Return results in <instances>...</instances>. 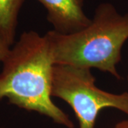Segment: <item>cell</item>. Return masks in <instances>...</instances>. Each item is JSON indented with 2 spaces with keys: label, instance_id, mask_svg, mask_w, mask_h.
Instances as JSON below:
<instances>
[{
  "label": "cell",
  "instance_id": "1",
  "mask_svg": "<svg viewBox=\"0 0 128 128\" xmlns=\"http://www.w3.org/2000/svg\"><path fill=\"white\" fill-rule=\"evenodd\" d=\"M2 64L0 100L6 98L19 108L36 112L58 124L73 128L70 118L51 99L55 63L45 35L34 31L23 32Z\"/></svg>",
  "mask_w": 128,
  "mask_h": 128
},
{
  "label": "cell",
  "instance_id": "2",
  "mask_svg": "<svg viewBox=\"0 0 128 128\" xmlns=\"http://www.w3.org/2000/svg\"><path fill=\"white\" fill-rule=\"evenodd\" d=\"M44 35L55 65L98 69L121 79L116 67L128 40V13L120 14L111 3L98 5L90 24L79 32L64 34L51 30Z\"/></svg>",
  "mask_w": 128,
  "mask_h": 128
},
{
  "label": "cell",
  "instance_id": "3",
  "mask_svg": "<svg viewBox=\"0 0 128 128\" xmlns=\"http://www.w3.org/2000/svg\"><path fill=\"white\" fill-rule=\"evenodd\" d=\"M51 95L71 107L79 128H95L98 114L105 108L117 109L128 116V92L114 94L97 87L91 69L55 65Z\"/></svg>",
  "mask_w": 128,
  "mask_h": 128
},
{
  "label": "cell",
  "instance_id": "4",
  "mask_svg": "<svg viewBox=\"0 0 128 128\" xmlns=\"http://www.w3.org/2000/svg\"><path fill=\"white\" fill-rule=\"evenodd\" d=\"M47 12L46 18L56 32L70 34L87 27L91 22L83 11L85 0H37Z\"/></svg>",
  "mask_w": 128,
  "mask_h": 128
},
{
  "label": "cell",
  "instance_id": "5",
  "mask_svg": "<svg viewBox=\"0 0 128 128\" xmlns=\"http://www.w3.org/2000/svg\"><path fill=\"white\" fill-rule=\"evenodd\" d=\"M25 0H0V37L14 45L20 9Z\"/></svg>",
  "mask_w": 128,
  "mask_h": 128
},
{
  "label": "cell",
  "instance_id": "6",
  "mask_svg": "<svg viewBox=\"0 0 128 128\" xmlns=\"http://www.w3.org/2000/svg\"><path fill=\"white\" fill-rule=\"evenodd\" d=\"M10 46L0 37V63H3L10 50Z\"/></svg>",
  "mask_w": 128,
  "mask_h": 128
},
{
  "label": "cell",
  "instance_id": "7",
  "mask_svg": "<svg viewBox=\"0 0 128 128\" xmlns=\"http://www.w3.org/2000/svg\"><path fill=\"white\" fill-rule=\"evenodd\" d=\"M114 128H128V120L120 121L114 125Z\"/></svg>",
  "mask_w": 128,
  "mask_h": 128
},
{
  "label": "cell",
  "instance_id": "8",
  "mask_svg": "<svg viewBox=\"0 0 128 128\" xmlns=\"http://www.w3.org/2000/svg\"><path fill=\"white\" fill-rule=\"evenodd\" d=\"M127 80H128V78H127Z\"/></svg>",
  "mask_w": 128,
  "mask_h": 128
},
{
  "label": "cell",
  "instance_id": "9",
  "mask_svg": "<svg viewBox=\"0 0 128 128\" xmlns=\"http://www.w3.org/2000/svg\"></svg>",
  "mask_w": 128,
  "mask_h": 128
}]
</instances>
